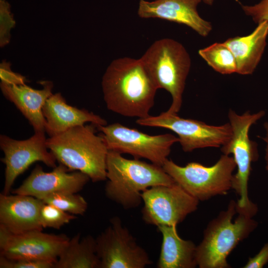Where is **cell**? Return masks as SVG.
Here are the masks:
<instances>
[{
    "label": "cell",
    "mask_w": 268,
    "mask_h": 268,
    "mask_svg": "<svg viewBox=\"0 0 268 268\" xmlns=\"http://www.w3.org/2000/svg\"><path fill=\"white\" fill-rule=\"evenodd\" d=\"M101 85L109 110L138 119L150 116L158 88L140 59L114 60L107 68Z\"/></svg>",
    "instance_id": "cell-1"
},
{
    "label": "cell",
    "mask_w": 268,
    "mask_h": 268,
    "mask_svg": "<svg viewBox=\"0 0 268 268\" xmlns=\"http://www.w3.org/2000/svg\"><path fill=\"white\" fill-rule=\"evenodd\" d=\"M97 126L91 123L71 128L47 138L46 145L59 163L70 171H80L93 182L107 179L106 162L109 150L103 138L96 134Z\"/></svg>",
    "instance_id": "cell-2"
},
{
    "label": "cell",
    "mask_w": 268,
    "mask_h": 268,
    "mask_svg": "<svg viewBox=\"0 0 268 268\" xmlns=\"http://www.w3.org/2000/svg\"><path fill=\"white\" fill-rule=\"evenodd\" d=\"M106 196L126 209L138 207L141 193L158 185L175 183L162 167L138 159H128L121 153L109 150L106 162Z\"/></svg>",
    "instance_id": "cell-3"
},
{
    "label": "cell",
    "mask_w": 268,
    "mask_h": 268,
    "mask_svg": "<svg viewBox=\"0 0 268 268\" xmlns=\"http://www.w3.org/2000/svg\"><path fill=\"white\" fill-rule=\"evenodd\" d=\"M237 213L236 202L231 200L226 210L212 219L204 231L202 241L197 246L196 260L200 268H229L227 258L237 245L255 230L258 222L253 217Z\"/></svg>",
    "instance_id": "cell-4"
},
{
    "label": "cell",
    "mask_w": 268,
    "mask_h": 268,
    "mask_svg": "<svg viewBox=\"0 0 268 268\" xmlns=\"http://www.w3.org/2000/svg\"><path fill=\"white\" fill-rule=\"evenodd\" d=\"M158 89L171 95L172 104L167 111L178 113L182 106L186 80L191 61L179 42L170 38L155 41L140 58Z\"/></svg>",
    "instance_id": "cell-5"
},
{
    "label": "cell",
    "mask_w": 268,
    "mask_h": 268,
    "mask_svg": "<svg viewBox=\"0 0 268 268\" xmlns=\"http://www.w3.org/2000/svg\"><path fill=\"white\" fill-rule=\"evenodd\" d=\"M265 114L264 110L253 114L248 111L241 115L231 109L228 112L232 135L230 139L221 147V151L223 154L233 155L237 168V172L233 177L232 186V189L239 196L236 202L237 211L252 213L258 211V205L249 199L248 193L252 163L259 158L258 145L250 139L249 132L251 126Z\"/></svg>",
    "instance_id": "cell-6"
},
{
    "label": "cell",
    "mask_w": 268,
    "mask_h": 268,
    "mask_svg": "<svg viewBox=\"0 0 268 268\" xmlns=\"http://www.w3.org/2000/svg\"><path fill=\"white\" fill-rule=\"evenodd\" d=\"M236 167L233 157L223 154L210 166L196 162L181 166L168 159L162 166L176 183L199 201L226 195L232 189Z\"/></svg>",
    "instance_id": "cell-7"
},
{
    "label": "cell",
    "mask_w": 268,
    "mask_h": 268,
    "mask_svg": "<svg viewBox=\"0 0 268 268\" xmlns=\"http://www.w3.org/2000/svg\"><path fill=\"white\" fill-rule=\"evenodd\" d=\"M109 150L143 158L162 167L179 138L170 134L150 135L120 123L97 126Z\"/></svg>",
    "instance_id": "cell-8"
},
{
    "label": "cell",
    "mask_w": 268,
    "mask_h": 268,
    "mask_svg": "<svg viewBox=\"0 0 268 268\" xmlns=\"http://www.w3.org/2000/svg\"><path fill=\"white\" fill-rule=\"evenodd\" d=\"M141 126L169 129L178 136L179 142L185 152L199 148L219 147L230 138L232 129L229 123L220 126H212L203 122L184 119L177 113L167 111L156 116L137 119Z\"/></svg>",
    "instance_id": "cell-9"
},
{
    "label": "cell",
    "mask_w": 268,
    "mask_h": 268,
    "mask_svg": "<svg viewBox=\"0 0 268 268\" xmlns=\"http://www.w3.org/2000/svg\"><path fill=\"white\" fill-rule=\"evenodd\" d=\"M141 198L142 219L157 227L177 226L197 209L199 202L176 182L148 188L141 193Z\"/></svg>",
    "instance_id": "cell-10"
},
{
    "label": "cell",
    "mask_w": 268,
    "mask_h": 268,
    "mask_svg": "<svg viewBox=\"0 0 268 268\" xmlns=\"http://www.w3.org/2000/svg\"><path fill=\"white\" fill-rule=\"evenodd\" d=\"M110 222L95 238L100 268H143L152 263L119 217H112Z\"/></svg>",
    "instance_id": "cell-11"
},
{
    "label": "cell",
    "mask_w": 268,
    "mask_h": 268,
    "mask_svg": "<svg viewBox=\"0 0 268 268\" xmlns=\"http://www.w3.org/2000/svg\"><path fill=\"white\" fill-rule=\"evenodd\" d=\"M45 132H35L25 140H16L6 135H0V147L4 153V183L2 193L9 194L16 178L33 163L41 161L48 167L57 166V160L46 145Z\"/></svg>",
    "instance_id": "cell-12"
},
{
    "label": "cell",
    "mask_w": 268,
    "mask_h": 268,
    "mask_svg": "<svg viewBox=\"0 0 268 268\" xmlns=\"http://www.w3.org/2000/svg\"><path fill=\"white\" fill-rule=\"evenodd\" d=\"M65 234L34 230L13 234L0 225V255L10 259H27L55 263L69 240Z\"/></svg>",
    "instance_id": "cell-13"
},
{
    "label": "cell",
    "mask_w": 268,
    "mask_h": 268,
    "mask_svg": "<svg viewBox=\"0 0 268 268\" xmlns=\"http://www.w3.org/2000/svg\"><path fill=\"white\" fill-rule=\"evenodd\" d=\"M86 174L77 171H70L59 163L51 172H45L38 164L30 174L12 194L31 196L42 201L56 193H78L90 180Z\"/></svg>",
    "instance_id": "cell-14"
},
{
    "label": "cell",
    "mask_w": 268,
    "mask_h": 268,
    "mask_svg": "<svg viewBox=\"0 0 268 268\" xmlns=\"http://www.w3.org/2000/svg\"><path fill=\"white\" fill-rule=\"evenodd\" d=\"M201 0H140L137 10L142 18H159L186 25L203 37L212 30L210 22L200 16L197 7Z\"/></svg>",
    "instance_id": "cell-15"
},
{
    "label": "cell",
    "mask_w": 268,
    "mask_h": 268,
    "mask_svg": "<svg viewBox=\"0 0 268 268\" xmlns=\"http://www.w3.org/2000/svg\"><path fill=\"white\" fill-rule=\"evenodd\" d=\"M44 202L20 194H0V225L13 234L43 230L40 220Z\"/></svg>",
    "instance_id": "cell-16"
},
{
    "label": "cell",
    "mask_w": 268,
    "mask_h": 268,
    "mask_svg": "<svg viewBox=\"0 0 268 268\" xmlns=\"http://www.w3.org/2000/svg\"><path fill=\"white\" fill-rule=\"evenodd\" d=\"M43 88L36 89L27 85H8L0 82L3 96L14 104L32 126L34 132H45L46 120L43 107L51 96L53 83L42 81Z\"/></svg>",
    "instance_id": "cell-17"
},
{
    "label": "cell",
    "mask_w": 268,
    "mask_h": 268,
    "mask_svg": "<svg viewBox=\"0 0 268 268\" xmlns=\"http://www.w3.org/2000/svg\"><path fill=\"white\" fill-rule=\"evenodd\" d=\"M43 113L46 120L45 132L50 137L88 122L96 126L107 125V121L100 116L68 105L60 93L48 98L43 106Z\"/></svg>",
    "instance_id": "cell-18"
},
{
    "label": "cell",
    "mask_w": 268,
    "mask_h": 268,
    "mask_svg": "<svg viewBox=\"0 0 268 268\" xmlns=\"http://www.w3.org/2000/svg\"><path fill=\"white\" fill-rule=\"evenodd\" d=\"M268 35V22L263 21L249 35L230 38L224 42L234 55L237 73H253L264 53Z\"/></svg>",
    "instance_id": "cell-19"
},
{
    "label": "cell",
    "mask_w": 268,
    "mask_h": 268,
    "mask_svg": "<svg viewBox=\"0 0 268 268\" xmlns=\"http://www.w3.org/2000/svg\"><path fill=\"white\" fill-rule=\"evenodd\" d=\"M177 226L157 227L162 235L158 268H194L197 266V246L191 240H186L179 235Z\"/></svg>",
    "instance_id": "cell-20"
},
{
    "label": "cell",
    "mask_w": 268,
    "mask_h": 268,
    "mask_svg": "<svg viewBox=\"0 0 268 268\" xmlns=\"http://www.w3.org/2000/svg\"><path fill=\"white\" fill-rule=\"evenodd\" d=\"M54 268H100L96 239L78 233L70 238L55 263Z\"/></svg>",
    "instance_id": "cell-21"
},
{
    "label": "cell",
    "mask_w": 268,
    "mask_h": 268,
    "mask_svg": "<svg viewBox=\"0 0 268 268\" xmlns=\"http://www.w3.org/2000/svg\"><path fill=\"white\" fill-rule=\"evenodd\" d=\"M198 53L217 72L223 74L236 72V63L234 55L224 42L215 43L200 49Z\"/></svg>",
    "instance_id": "cell-22"
},
{
    "label": "cell",
    "mask_w": 268,
    "mask_h": 268,
    "mask_svg": "<svg viewBox=\"0 0 268 268\" xmlns=\"http://www.w3.org/2000/svg\"><path fill=\"white\" fill-rule=\"evenodd\" d=\"M77 193H61L50 195L42 201L74 215H83L88 204L85 199Z\"/></svg>",
    "instance_id": "cell-23"
},
{
    "label": "cell",
    "mask_w": 268,
    "mask_h": 268,
    "mask_svg": "<svg viewBox=\"0 0 268 268\" xmlns=\"http://www.w3.org/2000/svg\"><path fill=\"white\" fill-rule=\"evenodd\" d=\"M75 218V215L50 204L44 203L40 210V220L43 228L59 229Z\"/></svg>",
    "instance_id": "cell-24"
},
{
    "label": "cell",
    "mask_w": 268,
    "mask_h": 268,
    "mask_svg": "<svg viewBox=\"0 0 268 268\" xmlns=\"http://www.w3.org/2000/svg\"><path fill=\"white\" fill-rule=\"evenodd\" d=\"M16 22L10 13L9 5L3 1L0 2V46L3 47L10 42V32L15 26Z\"/></svg>",
    "instance_id": "cell-25"
},
{
    "label": "cell",
    "mask_w": 268,
    "mask_h": 268,
    "mask_svg": "<svg viewBox=\"0 0 268 268\" xmlns=\"http://www.w3.org/2000/svg\"><path fill=\"white\" fill-rule=\"evenodd\" d=\"M0 268H54V263L44 261L10 259L0 255Z\"/></svg>",
    "instance_id": "cell-26"
},
{
    "label": "cell",
    "mask_w": 268,
    "mask_h": 268,
    "mask_svg": "<svg viewBox=\"0 0 268 268\" xmlns=\"http://www.w3.org/2000/svg\"><path fill=\"white\" fill-rule=\"evenodd\" d=\"M240 5L245 14L251 16L255 23L268 22V0H262L253 5Z\"/></svg>",
    "instance_id": "cell-27"
},
{
    "label": "cell",
    "mask_w": 268,
    "mask_h": 268,
    "mask_svg": "<svg viewBox=\"0 0 268 268\" xmlns=\"http://www.w3.org/2000/svg\"><path fill=\"white\" fill-rule=\"evenodd\" d=\"M1 82L8 85H23L27 82L25 76L13 71L10 62L3 60L0 64Z\"/></svg>",
    "instance_id": "cell-28"
},
{
    "label": "cell",
    "mask_w": 268,
    "mask_h": 268,
    "mask_svg": "<svg viewBox=\"0 0 268 268\" xmlns=\"http://www.w3.org/2000/svg\"><path fill=\"white\" fill-rule=\"evenodd\" d=\"M268 263V242L259 253L253 257H250L244 268H262Z\"/></svg>",
    "instance_id": "cell-29"
},
{
    "label": "cell",
    "mask_w": 268,
    "mask_h": 268,
    "mask_svg": "<svg viewBox=\"0 0 268 268\" xmlns=\"http://www.w3.org/2000/svg\"><path fill=\"white\" fill-rule=\"evenodd\" d=\"M264 128L266 132L265 136L262 137L266 143L265 159L266 161V170L268 175V122L264 124Z\"/></svg>",
    "instance_id": "cell-30"
},
{
    "label": "cell",
    "mask_w": 268,
    "mask_h": 268,
    "mask_svg": "<svg viewBox=\"0 0 268 268\" xmlns=\"http://www.w3.org/2000/svg\"><path fill=\"white\" fill-rule=\"evenodd\" d=\"M201 1L208 5H212L214 2V0H201Z\"/></svg>",
    "instance_id": "cell-31"
}]
</instances>
